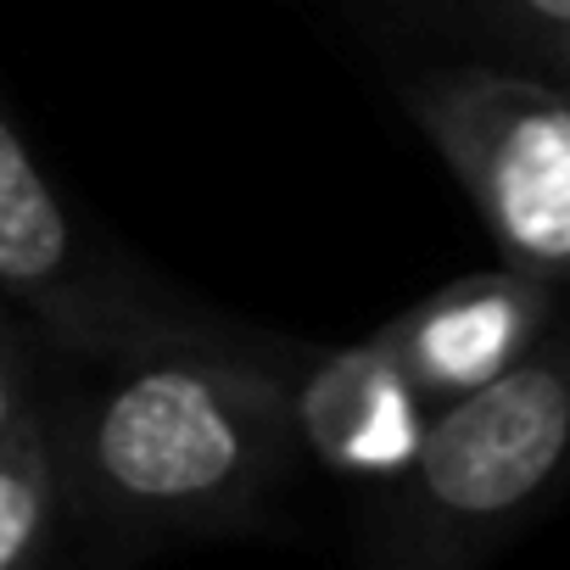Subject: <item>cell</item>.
I'll use <instances>...</instances> for the list:
<instances>
[{
  "instance_id": "1",
  "label": "cell",
  "mask_w": 570,
  "mask_h": 570,
  "mask_svg": "<svg viewBox=\"0 0 570 570\" xmlns=\"http://www.w3.org/2000/svg\"><path fill=\"white\" fill-rule=\"evenodd\" d=\"M442 531H509L570 481V331L537 336L503 375L448 397L414 453Z\"/></svg>"
},
{
  "instance_id": "2",
  "label": "cell",
  "mask_w": 570,
  "mask_h": 570,
  "mask_svg": "<svg viewBox=\"0 0 570 570\" xmlns=\"http://www.w3.org/2000/svg\"><path fill=\"white\" fill-rule=\"evenodd\" d=\"M431 129L509 268L570 274V96L514 73H459L431 96Z\"/></svg>"
},
{
  "instance_id": "3",
  "label": "cell",
  "mask_w": 570,
  "mask_h": 570,
  "mask_svg": "<svg viewBox=\"0 0 570 570\" xmlns=\"http://www.w3.org/2000/svg\"><path fill=\"white\" fill-rule=\"evenodd\" d=\"M96 470L151 509L218 498L252 459V420L240 397L202 370H146L124 381L96 420Z\"/></svg>"
},
{
  "instance_id": "4",
  "label": "cell",
  "mask_w": 570,
  "mask_h": 570,
  "mask_svg": "<svg viewBox=\"0 0 570 570\" xmlns=\"http://www.w3.org/2000/svg\"><path fill=\"white\" fill-rule=\"evenodd\" d=\"M553 314V279L537 274H481L464 285H448L442 297H431L420 314H409L392 342H381L414 392L459 397L492 375H503L531 342L548 331Z\"/></svg>"
},
{
  "instance_id": "5",
  "label": "cell",
  "mask_w": 570,
  "mask_h": 570,
  "mask_svg": "<svg viewBox=\"0 0 570 570\" xmlns=\"http://www.w3.org/2000/svg\"><path fill=\"white\" fill-rule=\"evenodd\" d=\"M308 431L336 464L392 475V470L414 464V453L425 442L420 392L386 347L347 353L314 381Z\"/></svg>"
},
{
  "instance_id": "6",
  "label": "cell",
  "mask_w": 570,
  "mask_h": 570,
  "mask_svg": "<svg viewBox=\"0 0 570 570\" xmlns=\"http://www.w3.org/2000/svg\"><path fill=\"white\" fill-rule=\"evenodd\" d=\"M73 263L68 218L18 129L0 118V285L51 292Z\"/></svg>"
},
{
  "instance_id": "7",
  "label": "cell",
  "mask_w": 570,
  "mask_h": 570,
  "mask_svg": "<svg viewBox=\"0 0 570 570\" xmlns=\"http://www.w3.org/2000/svg\"><path fill=\"white\" fill-rule=\"evenodd\" d=\"M46 525V464L35 442L0 453V570L18 564Z\"/></svg>"
},
{
  "instance_id": "8",
  "label": "cell",
  "mask_w": 570,
  "mask_h": 570,
  "mask_svg": "<svg viewBox=\"0 0 570 570\" xmlns=\"http://www.w3.org/2000/svg\"><path fill=\"white\" fill-rule=\"evenodd\" d=\"M498 7L514 12L520 29H531L537 40H548L570 62V0H498Z\"/></svg>"
},
{
  "instance_id": "9",
  "label": "cell",
  "mask_w": 570,
  "mask_h": 570,
  "mask_svg": "<svg viewBox=\"0 0 570 570\" xmlns=\"http://www.w3.org/2000/svg\"><path fill=\"white\" fill-rule=\"evenodd\" d=\"M12 425V370H7V353H0V436Z\"/></svg>"
}]
</instances>
